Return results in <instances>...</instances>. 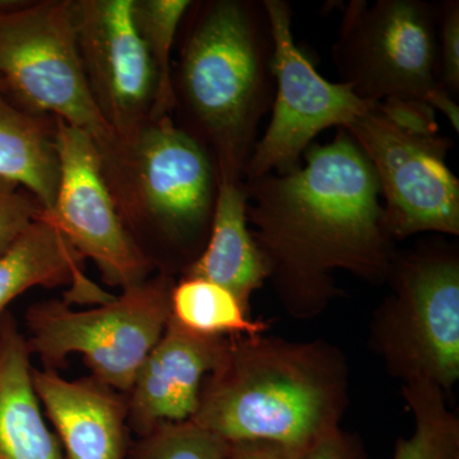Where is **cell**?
Segmentation results:
<instances>
[{"label":"cell","mask_w":459,"mask_h":459,"mask_svg":"<svg viewBox=\"0 0 459 459\" xmlns=\"http://www.w3.org/2000/svg\"><path fill=\"white\" fill-rule=\"evenodd\" d=\"M175 282L172 274L159 272L83 312H75L65 299L32 304L25 318L30 352L51 371L65 368L71 353H80L91 377L128 394L164 334Z\"/></svg>","instance_id":"7"},{"label":"cell","mask_w":459,"mask_h":459,"mask_svg":"<svg viewBox=\"0 0 459 459\" xmlns=\"http://www.w3.org/2000/svg\"><path fill=\"white\" fill-rule=\"evenodd\" d=\"M45 212V211H44ZM84 258L54 223L40 219L0 256V316L8 305L35 286H71L68 303L104 304L114 298L87 279Z\"/></svg>","instance_id":"16"},{"label":"cell","mask_w":459,"mask_h":459,"mask_svg":"<svg viewBox=\"0 0 459 459\" xmlns=\"http://www.w3.org/2000/svg\"><path fill=\"white\" fill-rule=\"evenodd\" d=\"M309 452L271 442L229 444L228 459H309Z\"/></svg>","instance_id":"26"},{"label":"cell","mask_w":459,"mask_h":459,"mask_svg":"<svg viewBox=\"0 0 459 459\" xmlns=\"http://www.w3.org/2000/svg\"><path fill=\"white\" fill-rule=\"evenodd\" d=\"M349 365L340 347L255 334L229 338L189 420L228 444L271 442L310 451L341 427Z\"/></svg>","instance_id":"2"},{"label":"cell","mask_w":459,"mask_h":459,"mask_svg":"<svg viewBox=\"0 0 459 459\" xmlns=\"http://www.w3.org/2000/svg\"><path fill=\"white\" fill-rule=\"evenodd\" d=\"M56 119L29 113L0 93V177L25 186L49 211L59 186Z\"/></svg>","instance_id":"18"},{"label":"cell","mask_w":459,"mask_h":459,"mask_svg":"<svg viewBox=\"0 0 459 459\" xmlns=\"http://www.w3.org/2000/svg\"><path fill=\"white\" fill-rule=\"evenodd\" d=\"M333 60L341 81L367 101L430 105L439 91L437 5L422 0H352Z\"/></svg>","instance_id":"9"},{"label":"cell","mask_w":459,"mask_h":459,"mask_svg":"<svg viewBox=\"0 0 459 459\" xmlns=\"http://www.w3.org/2000/svg\"><path fill=\"white\" fill-rule=\"evenodd\" d=\"M192 3L189 0H134L135 25L146 45L157 78L156 102L151 119L172 117L177 107L171 51Z\"/></svg>","instance_id":"21"},{"label":"cell","mask_w":459,"mask_h":459,"mask_svg":"<svg viewBox=\"0 0 459 459\" xmlns=\"http://www.w3.org/2000/svg\"><path fill=\"white\" fill-rule=\"evenodd\" d=\"M391 294L370 320L369 344L403 385L428 382L444 394L459 379V252L444 241L397 253Z\"/></svg>","instance_id":"5"},{"label":"cell","mask_w":459,"mask_h":459,"mask_svg":"<svg viewBox=\"0 0 459 459\" xmlns=\"http://www.w3.org/2000/svg\"><path fill=\"white\" fill-rule=\"evenodd\" d=\"M170 318L186 331L208 337L255 336L268 329L267 323L250 318L228 289L201 279L175 282Z\"/></svg>","instance_id":"19"},{"label":"cell","mask_w":459,"mask_h":459,"mask_svg":"<svg viewBox=\"0 0 459 459\" xmlns=\"http://www.w3.org/2000/svg\"><path fill=\"white\" fill-rule=\"evenodd\" d=\"M263 5L273 36L274 96L270 123L247 161L246 181L295 170L320 132L344 129L377 104L316 72L296 45L289 3L263 0Z\"/></svg>","instance_id":"10"},{"label":"cell","mask_w":459,"mask_h":459,"mask_svg":"<svg viewBox=\"0 0 459 459\" xmlns=\"http://www.w3.org/2000/svg\"><path fill=\"white\" fill-rule=\"evenodd\" d=\"M44 211L39 199L25 186L0 177V256L40 219Z\"/></svg>","instance_id":"23"},{"label":"cell","mask_w":459,"mask_h":459,"mask_svg":"<svg viewBox=\"0 0 459 459\" xmlns=\"http://www.w3.org/2000/svg\"><path fill=\"white\" fill-rule=\"evenodd\" d=\"M133 7L134 0H69L87 86L117 141L129 140L151 120L157 96Z\"/></svg>","instance_id":"12"},{"label":"cell","mask_w":459,"mask_h":459,"mask_svg":"<svg viewBox=\"0 0 459 459\" xmlns=\"http://www.w3.org/2000/svg\"><path fill=\"white\" fill-rule=\"evenodd\" d=\"M60 178L56 201L44 217L71 246L95 263L108 286L137 285L155 264L129 234L101 170L95 141L86 132L56 119Z\"/></svg>","instance_id":"11"},{"label":"cell","mask_w":459,"mask_h":459,"mask_svg":"<svg viewBox=\"0 0 459 459\" xmlns=\"http://www.w3.org/2000/svg\"><path fill=\"white\" fill-rule=\"evenodd\" d=\"M31 352L13 314L0 316V459H65L33 389Z\"/></svg>","instance_id":"17"},{"label":"cell","mask_w":459,"mask_h":459,"mask_svg":"<svg viewBox=\"0 0 459 459\" xmlns=\"http://www.w3.org/2000/svg\"><path fill=\"white\" fill-rule=\"evenodd\" d=\"M229 338L192 333L169 319L126 394L128 425L137 437L195 416L204 380L221 362Z\"/></svg>","instance_id":"13"},{"label":"cell","mask_w":459,"mask_h":459,"mask_svg":"<svg viewBox=\"0 0 459 459\" xmlns=\"http://www.w3.org/2000/svg\"><path fill=\"white\" fill-rule=\"evenodd\" d=\"M229 444L190 421L166 422L132 442L126 459H228Z\"/></svg>","instance_id":"22"},{"label":"cell","mask_w":459,"mask_h":459,"mask_svg":"<svg viewBox=\"0 0 459 459\" xmlns=\"http://www.w3.org/2000/svg\"><path fill=\"white\" fill-rule=\"evenodd\" d=\"M0 80L18 108L86 132L100 151L117 141L87 86L69 0H0Z\"/></svg>","instance_id":"8"},{"label":"cell","mask_w":459,"mask_h":459,"mask_svg":"<svg viewBox=\"0 0 459 459\" xmlns=\"http://www.w3.org/2000/svg\"><path fill=\"white\" fill-rule=\"evenodd\" d=\"M33 389L66 459H126L131 448L128 395L93 377L66 380L31 368Z\"/></svg>","instance_id":"14"},{"label":"cell","mask_w":459,"mask_h":459,"mask_svg":"<svg viewBox=\"0 0 459 459\" xmlns=\"http://www.w3.org/2000/svg\"><path fill=\"white\" fill-rule=\"evenodd\" d=\"M172 74L180 126L212 156L219 179L244 180L274 96L273 36L262 2L193 5Z\"/></svg>","instance_id":"3"},{"label":"cell","mask_w":459,"mask_h":459,"mask_svg":"<svg viewBox=\"0 0 459 459\" xmlns=\"http://www.w3.org/2000/svg\"><path fill=\"white\" fill-rule=\"evenodd\" d=\"M437 128L429 105L395 100L377 102L344 128L376 171L395 241L420 232L459 235V181L446 165L452 142Z\"/></svg>","instance_id":"6"},{"label":"cell","mask_w":459,"mask_h":459,"mask_svg":"<svg viewBox=\"0 0 459 459\" xmlns=\"http://www.w3.org/2000/svg\"><path fill=\"white\" fill-rule=\"evenodd\" d=\"M244 183L250 231L290 316L322 313L338 294L334 272L386 282L398 250L376 171L346 129L307 148L295 170Z\"/></svg>","instance_id":"1"},{"label":"cell","mask_w":459,"mask_h":459,"mask_svg":"<svg viewBox=\"0 0 459 459\" xmlns=\"http://www.w3.org/2000/svg\"><path fill=\"white\" fill-rule=\"evenodd\" d=\"M99 152L129 234L156 270L183 273L204 252L219 193L207 148L168 115Z\"/></svg>","instance_id":"4"},{"label":"cell","mask_w":459,"mask_h":459,"mask_svg":"<svg viewBox=\"0 0 459 459\" xmlns=\"http://www.w3.org/2000/svg\"><path fill=\"white\" fill-rule=\"evenodd\" d=\"M402 397L415 420L410 437L395 443L394 459H459V419L446 394L428 382L402 385Z\"/></svg>","instance_id":"20"},{"label":"cell","mask_w":459,"mask_h":459,"mask_svg":"<svg viewBox=\"0 0 459 459\" xmlns=\"http://www.w3.org/2000/svg\"><path fill=\"white\" fill-rule=\"evenodd\" d=\"M437 51L440 81L455 99L459 96V2L437 5Z\"/></svg>","instance_id":"24"},{"label":"cell","mask_w":459,"mask_h":459,"mask_svg":"<svg viewBox=\"0 0 459 459\" xmlns=\"http://www.w3.org/2000/svg\"><path fill=\"white\" fill-rule=\"evenodd\" d=\"M309 459H368V455L361 437L340 427L314 444Z\"/></svg>","instance_id":"25"},{"label":"cell","mask_w":459,"mask_h":459,"mask_svg":"<svg viewBox=\"0 0 459 459\" xmlns=\"http://www.w3.org/2000/svg\"><path fill=\"white\" fill-rule=\"evenodd\" d=\"M0 93H4V95H5V87H4V83H3L2 80H0Z\"/></svg>","instance_id":"27"},{"label":"cell","mask_w":459,"mask_h":459,"mask_svg":"<svg viewBox=\"0 0 459 459\" xmlns=\"http://www.w3.org/2000/svg\"><path fill=\"white\" fill-rule=\"evenodd\" d=\"M247 210L244 180L219 179L207 243L181 279L211 281L225 287L250 312L253 294L270 280V267L250 231Z\"/></svg>","instance_id":"15"}]
</instances>
